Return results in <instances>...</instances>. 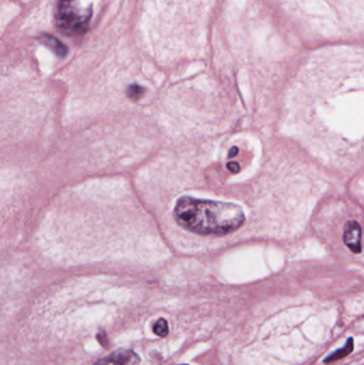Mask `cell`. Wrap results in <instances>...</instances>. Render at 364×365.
<instances>
[{
  "instance_id": "obj_2",
  "label": "cell",
  "mask_w": 364,
  "mask_h": 365,
  "mask_svg": "<svg viewBox=\"0 0 364 365\" xmlns=\"http://www.w3.org/2000/svg\"><path fill=\"white\" fill-rule=\"evenodd\" d=\"M92 16V5L82 0H58L56 23L65 36L77 37L87 31Z\"/></svg>"
},
{
  "instance_id": "obj_9",
  "label": "cell",
  "mask_w": 364,
  "mask_h": 365,
  "mask_svg": "<svg viewBox=\"0 0 364 365\" xmlns=\"http://www.w3.org/2000/svg\"><path fill=\"white\" fill-rule=\"evenodd\" d=\"M226 167H227V169L230 170V171H231V172H233V173H237V172H239V171H240V167H239V165L237 164V163H233V161H232V163H228V164L226 165Z\"/></svg>"
},
{
  "instance_id": "obj_6",
  "label": "cell",
  "mask_w": 364,
  "mask_h": 365,
  "mask_svg": "<svg viewBox=\"0 0 364 365\" xmlns=\"http://www.w3.org/2000/svg\"><path fill=\"white\" fill-rule=\"evenodd\" d=\"M352 350H353V338L350 337V338H348V341L346 342V344L343 347L338 348L337 350H335L331 354H329L324 360V362L328 363V362H334L337 360H341V359L345 358L346 355L351 353Z\"/></svg>"
},
{
  "instance_id": "obj_8",
  "label": "cell",
  "mask_w": 364,
  "mask_h": 365,
  "mask_svg": "<svg viewBox=\"0 0 364 365\" xmlns=\"http://www.w3.org/2000/svg\"><path fill=\"white\" fill-rule=\"evenodd\" d=\"M143 92V88L137 86V84H134V86H131L129 89V96L133 99H137L142 95Z\"/></svg>"
},
{
  "instance_id": "obj_1",
  "label": "cell",
  "mask_w": 364,
  "mask_h": 365,
  "mask_svg": "<svg viewBox=\"0 0 364 365\" xmlns=\"http://www.w3.org/2000/svg\"><path fill=\"white\" fill-rule=\"evenodd\" d=\"M173 216L186 231L200 235H226L246 221L240 206L233 203L185 196L177 200Z\"/></svg>"
},
{
  "instance_id": "obj_7",
  "label": "cell",
  "mask_w": 364,
  "mask_h": 365,
  "mask_svg": "<svg viewBox=\"0 0 364 365\" xmlns=\"http://www.w3.org/2000/svg\"><path fill=\"white\" fill-rule=\"evenodd\" d=\"M153 331L154 333L158 336H166L169 333V326H168V321L165 318H159L153 327Z\"/></svg>"
},
{
  "instance_id": "obj_5",
  "label": "cell",
  "mask_w": 364,
  "mask_h": 365,
  "mask_svg": "<svg viewBox=\"0 0 364 365\" xmlns=\"http://www.w3.org/2000/svg\"><path fill=\"white\" fill-rule=\"evenodd\" d=\"M40 41L46 47L52 49L58 57L63 58L67 55V53H69V49H67V47L62 43V42H60L57 38H55L53 36L43 35L40 38Z\"/></svg>"
},
{
  "instance_id": "obj_11",
  "label": "cell",
  "mask_w": 364,
  "mask_h": 365,
  "mask_svg": "<svg viewBox=\"0 0 364 365\" xmlns=\"http://www.w3.org/2000/svg\"><path fill=\"white\" fill-rule=\"evenodd\" d=\"M182 365H187V364H182Z\"/></svg>"
},
{
  "instance_id": "obj_10",
  "label": "cell",
  "mask_w": 364,
  "mask_h": 365,
  "mask_svg": "<svg viewBox=\"0 0 364 365\" xmlns=\"http://www.w3.org/2000/svg\"><path fill=\"white\" fill-rule=\"evenodd\" d=\"M237 153H238V148H232V150L230 152V157H234Z\"/></svg>"
},
{
  "instance_id": "obj_4",
  "label": "cell",
  "mask_w": 364,
  "mask_h": 365,
  "mask_svg": "<svg viewBox=\"0 0 364 365\" xmlns=\"http://www.w3.org/2000/svg\"><path fill=\"white\" fill-rule=\"evenodd\" d=\"M361 239H362L361 225L357 221H354V220L347 222L344 227V235H343V240L347 247L354 253H360L362 250Z\"/></svg>"
},
{
  "instance_id": "obj_3",
  "label": "cell",
  "mask_w": 364,
  "mask_h": 365,
  "mask_svg": "<svg viewBox=\"0 0 364 365\" xmlns=\"http://www.w3.org/2000/svg\"><path fill=\"white\" fill-rule=\"evenodd\" d=\"M139 355L130 349L118 350L98 360L94 365H138Z\"/></svg>"
}]
</instances>
